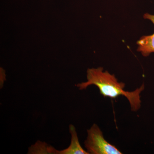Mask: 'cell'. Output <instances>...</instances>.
<instances>
[{
    "label": "cell",
    "mask_w": 154,
    "mask_h": 154,
    "mask_svg": "<svg viewBox=\"0 0 154 154\" xmlns=\"http://www.w3.org/2000/svg\"><path fill=\"white\" fill-rule=\"evenodd\" d=\"M87 78V82L75 85L79 90H85L89 86L94 85L99 88L100 94L103 97L115 99L119 96H124L128 100L132 111H137L140 108V94L144 89V84L134 91H125V84L119 82L114 74L107 71L104 72L102 67L88 69Z\"/></svg>",
    "instance_id": "obj_1"
},
{
    "label": "cell",
    "mask_w": 154,
    "mask_h": 154,
    "mask_svg": "<svg viewBox=\"0 0 154 154\" xmlns=\"http://www.w3.org/2000/svg\"><path fill=\"white\" fill-rule=\"evenodd\" d=\"M87 139L85 142L87 151L91 154H122L115 146L107 142L97 125L94 124L87 130Z\"/></svg>",
    "instance_id": "obj_2"
},
{
    "label": "cell",
    "mask_w": 154,
    "mask_h": 154,
    "mask_svg": "<svg viewBox=\"0 0 154 154\" xmlns=\"http://www.w3.org/2000/svg\"><path fill=\"white\" fill-rule=\"evenodd\" d=\"M143 18L149 19L154 25V15L145 14H144ZM138 45L137 51L140 52L144 57L149 56L152 53H154V33L148 36H143L140 37L137 42Z\"/></svg>",
    "instance_id": "obj_3"
},
{
    "label": "cell",
    "mask_w": 154,
    "mask_h": 154,
    "mask_svg": "<svg viewBox=\"0 0 154 154\" xmlns=\"http://www.w3.org/2000/svg\"><path fill=\"white\" fill-rule=\"evenodd\" d=\"M71 135V143L67 148L58 151V154H89L80 145L75 128L72 125L69 126Z\"/></svg>",
    "instance_id": "obj_4"
},
{
    "label": "cell",
    "mask_w": 154,
    "mask_h": 154,
    "mask_svg": "<svg viewBox=\"0 0 154 154\" xmlns=\"http://www.w3.org/2000/svg\"><path fill=\"white\" fill-rule=\"evenodd\" d=\"M58 151L45 143L38 141L30 147L28 153L58 154Z\"/></svg>",
    "instance_id": "obj_5"
}]
</instances>
